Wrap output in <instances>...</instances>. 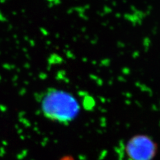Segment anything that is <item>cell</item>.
Returning <instances> with one entry per match:
<instances>
[{"label":"cell","mask_w":160,"mask_h":160,"mask_svg":"<svg viewBox=\"0 0 160 160\" xmlns=\"http://www.w3.org/2000/svg\"><path fill=\"white\" fill-rule=\"evenodd\" d=\"M39 103L45 117L64 125L73 122L80 111L79 103L72 94L55 88L43 92Z\"/></svg>","instance_id":"6da1fadb"},{"label":"cell","mask_w":160,"mask_h":160,"mask_svg":"<svg viewBox=\"0 0 160 160\" xmlns=\"http://www.w3.org/2000/svg\"><path fill=\"white\" fill-rule=\"evenodd\" d=\"M128 160H152L156 154L157 146L146 135H137L128 142L125 148Z\"/></svg>","instance_id":"7a4b0ae2"}]
</instances>
